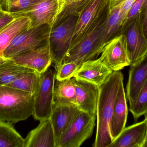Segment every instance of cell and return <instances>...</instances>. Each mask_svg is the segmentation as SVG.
<instances>
[{
	"label": "cell",
	"mask_w": 147,
	"mask_h": 147,
	"mask_svg": "<svg viewBox=\"0 0 147 147\" xmlns=\"http://www.w3.org/2000/svg\"><path fill=\"white\" fill-rule=\"evenodd\" d=\"M123 81L122 73L120 71H114L99 87L96 108V134L93 147H109L113 142L110 126L118 90Z\"/></svg>",
	"instance_id": "obj_1"
},
{
	"label": "cell",
	"mask_w": 147,
	"mask_h": 147,
	"mask_svg": "<svg viewBox=\"0 0 147 147\" xmlns=\"http://www.w3.org/2000/svg\"><path fill=\"white\" fill-rule=\"evenodd\" d=\"M109 10V8L90 28L80 41L69 50L63 63L75 62L81 65L85 61L96 59L102 53L105 45V35Z\"/></svg>",
	"instance_id": "obj_2"
},
{
	"label": "cell",
	"mask_w": 147,
	"mask_h": 147,
	"mask_svg": "<svg viewBox=\"0 0 147 147\" xmlns=\"http://www.w3.org/2000/svg\"><path fill=\"white\" fill-rule=\"evenodd\" d=\"M34 94L0 86V121L16 123L32 116Z\"/></svg>",
	"instance_id": "obj_3"
},
{
	"label": "cell",
	"mask_w": 147,
	"mask_h": 147,
	"mask_svg": "<svg viewBox=\"0 0 147 147\" xmlns=\"http://www.w3.org/2000/svg\"><path fill=\"white\" fill-rule=\"evenodd\" d=\"M78 16H70L51 29L48 42L57 71L63 64L64 58L69 50Z\"/></svg>",
	"instance_id": "obj_4"
},
{
	"label": "cell",
	"mask_w": 147,
	"mask_h": 147,
	"mask_svg": "<svg viewBox=\"0 0 147 147\" xmlns=\"http://www.w3.org/2000/svg\"><path fill=\"white\" fill-rule=\"evenodd\" d=\"M51 27L44 25L30 27L15 37L3 53V57L11 59L34 50L44 44L49 38Z\"/></svg>",
	"instance_id": "obj_5"
},
{
	"label": "cell",
	"mask_w": 147,
	"mask_h": 147,
	"mask_svg": "<svg viewBox=\"0 0 147 147\" xmlns=\"http://www.w3.org/2000/svg\"><path fill=\"white\" fill-rule=\"evenodd\" d=\"M96 115L80 110L63 133L57 147H79L91 136L96 125Z\"/></svg>",
	"instance_id": "obj_6"
},
{
	"label": "cell",
	"mask_w": 147,
	"mask_h": 147,
	"mask_svg": "<svg viewBox=\"0 0 147 147\" xmlns=\"http://www.w3.org/2000/svg\"><path fill=\"white\" fill-rule=\"evenodd\" d=\"M56 70L49 69L41 74L40 82L34 94L32 116L40 121L50 118L54 104Z\"/></svg>",
	"instance_id": "obj_7"
},
{
	"label": "cell",
	"mask_w": 147,
	"mask_h": 147,
	"mask_svg": "<svg viewBox=\"0 0 147 147\" xmlns=\"http://www.w3.org/2000/svg\"><path fill=\"white\" fill-rule=\"evenodd\" d=\"M98 59L113 72L130 66L131 61L125 35L121 34L107 42Z\"/></svg>",
	"instance_id": "obj_8"
},
{
	"label": "cell",
	"mask_w": 147,
	"mask_h": 147,
	"mask_svg": "<svg viewBox=\"0 0 147 147\" xmlns=\"http://www.w3.org/2000/svg\"><path fill=\"white\" fill-rule=\"evenodd\" d=\"M121 34L125 35L131 66L140 63L147 54V39L145 37L139 20V14L125 23Z\"/></svg>",
	"instance_id": "obj_9"
},
{
	"label": "cell",
	"mask_w": 147,
	"mask_h": 147,
	"mask_svg": "<svg viewBox=\"0 0 147 147\" xmlns=\"http://www.w3.org/2000/svg\"><path fill=\"white\" fill-rule=\"evenodd\" d=\"M110 1L91 0L83 9L78 16L70 49L80 41L90 28L109 8Z\"/></svg>",
	"instance_id": "obj_10"
},
{
	"label": "cell",
	"mask_w": 147,
	"mask_h": 147,
	"mask_svg": "<svg viewBox=\"0 0 147 147\" xmlns=\"http://www.w3.org/2000/svg\"><path fill=\"white\" fill-rule=\"evenodd\" d=\"M63 7L60 0H42L32 9L20 16H26L30 18V27L46 25L52 28Z\"/></svg>",
	"instance_id": "obj_11"
},
{
	"label": "cell",
	"mask_w": 147,
	"mask_h": 147,
	"mask_svg": "<svg viewBox=\"0 0 147 147\" xmlns=\"http://www.w3.org/2000/svg\"><path fill=\"white\" fill-rule=\"evenodd\" d=\"M19 65L42 74L52 64V57L48 39L41 45L27 52L11 59Z\"/></svg>",
	"instance_id": "obj_12"
},
{
	"label": "cell",
	"mask_w": 147,
	"mask_h": 147,
	"mask_svg": "<svg viewBox=\"0 0 147 147\" xmlns=\"http://www.w3.org/2000/svg\"><path fill=\"white\" fill-rule=\"evenodd\" d=\"M77 106L80 110L96 116L99 87L91 83L75 79Z\"/></svg>",
	"instance_id": "obj_13"
},
{
	"label": "cell",
	"mask_w": 147,
	"mask_h": 147,
	"mask_svg": "<svg viewBox=\"0 0 147 147\" xmlns=\"http://www.w3.org/2000/svg\"><path fill=\"white\" fill-rule=\"evenodd\" d=\"M147 140V121L125 127L109 147H146Z\"/></svg>",
	"instance_id": "obj_14"
},
{
	"label": "cell",
	"mask_w": 147,
	"mask_h": 147,
	"mask_svg": "<svg viewBox=\"0 0 147 147\" xmlns=\"http://www.w3.org/2000/svg\"><path fill=\"white\" fill-rule=\"evenodd\" d=\"M80 111L76 105L54 102L50 118L54 129L56 144Z\"/></svg>",
	"instance_id": "obj_15"
},
{
	"label": "cell",
	"mask_w": 147,
	"mask_h": 147,
	"mask_svg": "<svg viewBox=\"0 0 147 147\" xmlns=\"http://www.w3.org/2000/svg\"><path fill=\"white\" fill-rule=\"evenodd\" d=\"M113 72L99 59L88 60L82 63L74 77L100 87Z\"/></svg>",
	"instance_id": "obj_16"
},
{
	"label": "cell",
	"mask_w": 147,
	"mask_h": 147,
	"mask_svg": "<svg viewBox=\"0 0 147 147\" xmlns=\"http://www.w3.org/2000/svg\"><path fill=\"white\" fill-rule=\"evenodd\" d=\"M25 139L24 147H57L54 129L50 118L40 121Z\"/></svg>",
	"instance_id": "obj_17"
},
{
	"label": "cell",
	"mask_w": 147,
	"mask_h": 147,
	"mask_svg": "<svg viewBox=\"0 0 147 147\" xmlns=\"http://www.w3.org/2000/svg\"><path fill=\"white\" fill-rule=\"evenodd\" d=\"M130 66L126 94L129 107L135 102L142 88L147 81V54L140 63Z\"/></svg>",
	"instance_id": "obj_18"
},
{
	"label": "cell",
	"mask_w": 147,
	"mask_h": 147,
	"mask_svg": "<svg viewBox=\"0 0 147 147\" xmlns=\"http://www.w3.org/2000/svg\"><path fill=\"white\" fill-rule=\"evenodd\" d=\"M123 81L118 90L110 126V133L114 141L126 127L127 119V99L124 90Z\"/></svg>",
	"instance_id": "obj_19"
},
{
	"label": "cell",
	"mask_w": 147,
	"mask_h": 147,
	"mask_svg": "<svg viewBox=\"0 0 147 147\" xmlns=\"http://www.w3.org/2000/svg\"><path fill=\"white\" fill-rule=\"evenodd\" d=\"M31 26L30 18L26 16H21L16 17L0 30V57H4V51L15 37Z\"/></svg>",
	"instance_id": "obj_20"
},
{
	"label": "cell",
	"mask_w": 147,
	"mask_h": 147,
	"mask_svg": "<svg viewBox=\"0 0 147 147\" xmlns=\"http://www.w3.org/2000/svg\"><path fill=\"white\" fill-rule=\"evenodd\" d=\"M74 77L63 81H55L54 102L77 106ZM78 107V106H77Z\"/></svg>",
	"instance_id": "obj_21"
},
{
	"label": "cell",
	"mask_w": 147,
	"mask_h": 147,
	"mask_svg": "<svg viewBox=\"0 0 147 147\" xmlns=\"http://www.w3.org/2000/svg\"><path fill=\"white\" fill-rule=\"evenodd\" d=\"M40 76L41 74L38 72L27 68L21 75L7 86L35 94L40 82Z\"/></svg>",
	"instance_id": "obj_22"
},
{
	"label": "cell",
	"mask_w": 147,
	"mask_h": 147,
	"mask_svg": "<svg viewBox=\"0 0 147 147\" xmlns=\"http://www.w3.org/2000/svg\"><path fill=\"white\" fill-rule=\"evenodd\" d=\"M25 139L12 123L0 121V147H24Z\"/></svg>",
	"instance_id": "obj_23"
},
{
	"label": "cell",
	"mask_w": 147,
	"mask_h": 147,
	"mask_svg": "<svg viewBox=\"0 0 147 147\" xmlns=\"http://www.w3.org/2000/svg\"><path fill=\"white\" fill-rule=\"evenodd\" d=\"M122 4L110 7L105 28V44L116 36L121 34L122 25L121 10Z\"/></svg>",
	"instance_id": "obj_24"
},
{
	"label": "cell",
	"mask_w": 147,
	"mask_h": 147,
	"mask_svg": "<svg viewBox=\"0 0 147 147\" xmlns=\"http://www.w3.org/2000/svg\"><path fill=\"white\" fill-rule=\"evenodd\" d=\"M42 0H0L3 10L16 18L32 9Z\"/></svg>",
	"instance_id": "obj_25"
},
{
	"label": "cell",
	"mask_w": 147,
	"mask_h": 147,
	"mask_svg": "<svg viewBox=\"0 0 147 147\" xmlns=\"http://www.w3.org/2000/svg\"><path fill=\"white\" fill-rule=\"evenodd\" d=\"M28 68L16 64L9 59L0 66V86L7 85L24 72Z\"/></svg>",
	"instance_id": "obj_26"
},
{
	"label": "cell",
	"mask_w": 147,
	"mask_h": 147,
	"mask_svg": "<svg viewBox=\"0 0 147 147\" xmlns=\"http://www.w3.org/2000/svg\"><path fill=\"white\" fill-rule=\"evenodd\" d=\"M63 8L56 20L53 27L70 16H78L80 12L91 0H60Z\"/></svg>",
	"instance_id": "obj_27"
},
{
	"label": "cell",
	"mask_w": 147,
	"mask_h": 147,
	"mask_svg": "<svg viewBox=\"0 0 147 147\" xmlns=\"http://www.w3.org/2000/svg\"><path fill=\"white\" fill-rule=\"evenodd\" d=\"M129 111L133 115L135 121L147 112V80L142 88L137 100L129 107Z\"/></svg>",
	"instance_id": "obj_28"
},
{
	"label": "cell",
	"mask_w": 147,
	"mask_h": 147,
	"mask_svg": "<svg viewBox=\"0 0 147 147\" xmlns=\"http://www.w3.org/2000/svg\"><path fill=\"white\" fill-rule=\"evenodd\" d=\"M80 66L75 62L63 63L56 71V80L63 81L72 78Z\"/></svg>",
	"instance_id": "obj_29"
},
{
	"label": "cell",
	"mask_w": 147,
	"mask_h": 147,
	"mask_svg": "<svg viewBox=\"0 0 147 147\" xmlns=\"http://www.w3.org/2000/svg\"><path fill=\"white\" fill-rule=\"evenodd\" d=\"M144 1L145 0H135L127 15L123 26L125 23L133 20L139 14Z\"/></svg>",
	"instance_id": "obj_30"
},
{
	"label": "cell",
	"mask_w": 147,
	"mask_h": 147,
	"mask_svg": "<svg viewBox=\"0 0 147 147\" xmlns=\"http://www.w3.org/2000/svg\"><path fill=\"white\" fill-rule=\"evenodd\" d=\"M139 20L142 32L147 39V0H145L141 9Z\"/></svg>",
	"instance_id": "obj_31"
},
{
	"label": "cell",
	"mask_w": 147,
	"mask_h": 147,
	"mask_svg": "<svg viewBox=\"0 0 147 147\" xmlns=\"http://www.w3.org/2000/svg\"><path fill=\"white\" fill-rule=\"evenodd\" d=\"M15 18L13 15L3 11L0 7V30Z\"/></svg>",
	"instance_id": "obj_32"
},
{
	"label": "cell",
	"mask_w": 147,
	"mask_h": 147,
	"mask_svg": "<svg viewBox=\"0 0 147 147\" xmlns=\"http://www.w3.org/2000/svg\"><path fill=\"white\" fill-rule=\"evenodd\" d=\"M135 1V0H125L122 4L121 19L122 27L125 19L127 17V15Z\"/></svg>",
	"instance_id": "obj_33"
},
{
	"label": "cell",
	"mask_w": 147,
	"mask_h": 147,
	"mask_svg": "<svg viewBox=\"0 0 147 147\" xmlns=\"http://www.w3.org/2000/svg\"><path fill=\"white\" fill-rule=\"evenodd\" d=\"M125 1V0H111L110 7L119 4H122Z\"/></svg>",
	"instance_id": "obj_34"
},
{
	"label": "cell",
	"mask_w": 147,
	"mask_h": 147,
	"mask_svg": "<svg viewBox=\"0 0 147 147\" xmlns=\"http://www.w3.org/2000/svg\"><path fill=\"white\" fill-rule=\"evenodd\" d=\"M9 60V59L5 58L4 57H0V66L6 63Z\"/></svg>",
	"instance_id": "obj_35"
},
{
	"label": "cell",
	"mask_w": 147,
	"mask_h": 147,
	"mask_svg": "<svg viewBox=\"0 0 147 147\" xmlns=\"http://www.w3.org/2000/svg\"><path fill=\"white\" fill-rule=\"evenodd\" d=\"M144 116H145V119H146L147 121V112L146 113V114H145V115H144ZM146 147H147V140L146 142Z\"/></svg>",
	"instance_id": "obj_36"
}]
</instances>
